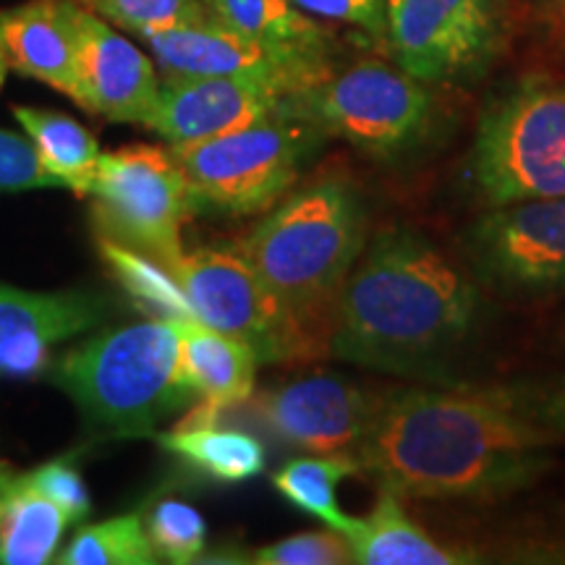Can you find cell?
Instances as JSON below:
<instances>
[{"label": "cell", "instance_id": "cell-1", "mask_svg": "<svg viewBox=\"0 0 565 565\" xmlns=\"http://www.w3.org/2000/svg\"><path fill=\"white\" fill-rule=\"evenodd\" d=\"M561 440L511 387H408L380 395L356 461L398 498L498 500L545 475Z\"/></svg>", "mask_w": 565, "mask_h": 565}, {"label": "cell", "instance_id": "cell-2", "mask_svg": "<svg viewBox=\"0 0 565 565\" xmlns=\"http://www.w3.org/2000/svg\"><path fill=\"white\" fill-rule=\"evenodd\" d=\"M479 291L427 238L387 228L345 278L330 324V356L395 377H440L469 343Z\"/></svg>", "mask_w": 565, "mask_h": 565}, {"label": "cell", "instance_id": "cell-3", "mask_svg": "<svg viewBox=\"0 0 565 565\" xmlns=\"http://www.w3.org/2000/svg\"><path fill=\"white\" fill-rule=\"evenodd\" d=\"M366 246L362 200L343 181H320L273 210L236 246L275 299L328 345L333 309Z\"/></svg>", "mask_w": 565, "mask_h": 565}, {"label": "cell", "instance_id": "cell-4", "mask_svg": "<svg viewBox=\"0 0 565 565\" xmlns=\"http://www.w3.org/2000/svg\"><path fill=\"white\" fill-rule=\"evenodd\" d=\"M55 383L92 422L118 433H147L194 401L181 377V335L173 315L105 330L68 351Z\"/></svg>", "mask_w": 565, "mask_h": 565}, {"label": "cell", "instance_id": "cell-5", "mask_svg": "<svg viewBox=\"0 0 565 565\" xmlns=\"http://www.w3.org/2000/svg\"><path fill=\"white\" fill-rule=\"evenodd\" d=\"M322 137L309 118L282 103L244 129L171 145L168 150L186 175L194 204L254 215L270 210L299 181L303 162Z\"/></svg>", "mask_w": 565, "mask_h": 565}, {"label": "cell", "instance_id": "cell-6", "mask_svg": "<svg viewBox=\"0 0 565 565\" xmlns=\"http://www.w3.org/2000/svg\"><path fill=\"white\" fill-rule=\"evenodd\" d=\"M466 179L487 207L565 196V87L529 82L490 105Z\"/></svg>", "mask_w": 565, "mask_h": 565}, {"label": "cell", "instance_id": "cell-7", "mask_svg": "<svg viewBox=\"0 0 565 565\" xmlns=\"http://www.w3.org/2000/svg\"><path fill=\"white\" fill-rule=\"evenodd\" d=\"M168 273L192 317L249 345L259 364H303L328 356V345L275 299L238 252H183Z\"/></svg>", "mask_w": 565, "mask_h": 565}, {"label": "cell", "instance_id": "cell-8", "mask_svg": "<svg viewBox=\"0 0 565 565\" xmlns=\"http://www.w3.org/2000/svg\"><path fill=\"white\" fill-rule=\"evenodd\" d=\"M324 137L345 139L372 158H395L414 147L433 121V97L404 68L362 61L328 74L286 100Z\"/></svg>", "mask_w": 565, "mask_h": 565}, {"label": "cell", "instance_id": "cell-9", "mask_svg": "<svg viewBox=\"0 0 565 565\" xmlns=\"http://www.w3.org/2000/svg\"><path fill=\"white\" fill-rule=\"evenodd\" d=\"M108 242L168 270L183 254L181 228L194 196L171 150L131 145L103 152L87 194Z\"/></svg>", "mask_w": 565, "mask_h": 565}, {"label": "cell", "instance_id": "cell-10", "mask_svg": "<svg viewBox=\"0 0 565 565\" xmlns=\"http://www.w3.org/2000/svg\"><path fill=\"white\" fill-rule=\"evenodd\" d=\"M466 254L500 291H565V196L490 207L466 233Z\"/></svg>", "mask_w": 565, "mask_h": 565}, {"label": "cell", "instance_id": "cell-11", "mask_svg": "<svg viewBox=\"0 0 565 565\" xmlns=\"http://www.w3.org/2000/svg\"><path fill=\"white\" fill-rule=\"evenodd\" d=\"M301 89L286 74L166 76L147 129L171 145L221 137L270 116Z\"/></svg>", "mask_w": 565, "mask_h": 565}, {"label": "cell", "instance_id": "cell-12", "mask_svg": "<svg viewBox=\"0 0 565 565\" xmlns=\"http://www.w3.org/2000/svg\"><path fill=\"white\" fill-rule=\"evenodd\" d=\"M387 21L398 66L437 84L482 61L494 32V0H395Z\"/></svg>", "mask_w": 565, "mask_h": 565}, {"label": "cell", "instance_id": "cell-13", "mask_svg": "<svg viewBox=\"0 0 565 565\" xmlns=\"http://www.w3.org/2000/svg\"><path fill=\"white\" fill-rule=\"evenodd\" d=\"M377 398L335 374H312L259 395L257 414L294 448L345 454L362 443Z\"/></svg>", "mask_w": 565, "mask_h": 565}, {"label": "cell", "instance_id": "cell-14", "mask_svg": "<svg viewBox=\"0 0 565 565\" xmlns=\"http://www.w3.org/2000/svg\"><path fill=\"white\" fill-rule=\"evenodd\" d=\"M145 40L166 76L286 74L301 87H309L330 74L324 66V55L275 51L263 42L233 32L212 13L196 24L145 34Z\"/></svg>", "mask_w": 565, "mask_h": 565}, {"label": "cell", "instance_id": "cell-15", "mask_svg": "<svg viewBox=\"0 0 565 565\" xmlns=\"http://www.w3.org/2000/svg\"><path fill=\"white\" fill-rule=\"evenodd\" d=\"M79 38V95L74 103L108 121L147 126L160 92L152 61L84 6Z\"/></svg>", "mask_w": 565, "mask_h": 565}, {"label": "cell", "instance_id": "cell-16", "mask_svg": "<svg viewBox=\"0 0 565 565\" xmlns=\"http://www.w3.org/2000/svg\"><path fill=\"white\" fill-rule=\"evenodd\" d=\"M105 301L89 294H34L0 286V377L40 372L55 345L95 328Z\"/></svg>", "mask_w": 565, "mask_h": 565}, {"label": "cell", "instance_id": "cell-17", "mask_svg": "<svg viewBox=\"0 0 565 565\" xmlns=\"http://www.w3.org/2000/svg\"><path fill=\"white\" fill-rule=\"evenodd\" d=\"M79 9L76 0H30L0 11V47L9 66L71 100L79 95Z\"/></svg>", "mask_w": 565, "mask_h": 565}, {"label": "cell", "instance_id": "cell-18", "mask_svg": "<svg viewBox=\"0 0 565 565\" xmlns=\"http://www.w3.org/2000/svg\"><path fill=\"white\" fill-rule=\"evenodd\" d=\"M175 322L181 335V377L200 398V406L183 422H215L225 408L249 401L259 366L257 353L196 317H175Z\"/></svg>", "mask_w": 565, "mask_h": 565}, {"label": "cell", "instance_id": "cell-19", "mask_svg": "<svg viewBox=\"0 0 565 565\" xmlns=\"http://www.w3.org/2000/svg\"><path fill=\"white\" fill-rule=\"evenodd\" d=\"M345 540L351 545L353 563L359 565H458L477 561L466 550L435 542L412 521L398 494L391 490H383L366 519L353 521Z\"/></svg>", "mask_w": 565, "mask_h": 565}, {"label": "cell", "instance_id": "cell-20", "mask_svg": "<svg viewBox=\"0 0 565 565\" xmlns=\"http://www.w3.org/2000/svg\"><path fill=\"white\" fill-rule=\"evenodd\" d=\"M154 440L217 482H246L265 471L263 443L215 422H181L171 433L154 435Z\"/></svg>", "mask_w": 565, "mask_h": 565}, {"label": "cell", "instance_id": "cell-21", "mask_svg": "<svg viewBox=\"0 0 565 565\" xmlns=\"http://www.w3.org/2000/svg\"><path fill=\"white\" fill-rule=\"evenodd\" d=\"M13 116L24 126L45 173H51L61 186L71 189V192L79 196L87 194L103 154L92 131L84 129L71 116L53 110L13 108Z\"/></svg>", "mask_w": 565, "mask_h": 565}, {"label": "cell", "instance_id": "cell-22", "mask_svg": "<svg viewBox=\"0 0 565 565\" xmlns=\"http://www.w3.org/2000/svg\"><path fill=\"white\" fill-rule=\"evenodd\" d=\"M68 515L19 475L0 513V563L45 565L55 561Z\"/></svg>", "mask_w": 565, "mask_h": 565}, {"label": "cell", "instance_id": "cell-23", "mask_svg": "<svg viewBox=\"0 0 565 565\" xmlns=\"http://www.w3.org/2000/svg\"><path fill=\"white\" fill-rule=\"evenodd\" d=\"M359 471L362 466L356 458L345 454H315L288 461L280 471H275L273 484L301 513L315 515L335 532L349 534L356 519L338 505V487Z\"/></svg>", "mask_w": 565, "mask_h": 565}, {"label": "cell", "instance_id": "cell-24", "mask_svg": "<svg viewBox=\"0 0 565 565\" xmlns=\"http://www.w3.org/2000/svg\"><path fill=\"white\" fill-rule=\"evenodd\" d=\"M207 11L233 32L275 51L324 55L320 30L294 11L291 0H207Z\"/></svg>", "mask_w": 565, "mask_h": 565}, {"label": "cell", "instance_id": "cell-25", "mask_svg": "<svg viewBox=\"0 0 565 565\" xmlns=\"http://www.w3.org/2000/svg\"><path fill=\"white\" fill-rule=\"evenodd\" d=\"M55 561L63 565H152L160 557L141 515L129 513L82 529Z\"/></svg>", "mask_w": 565, "mask_h": 565}, {"label": "cell", "instance_id": "cell-26", "mask_svg": "<svg viewBox=\"0 0 565 565\" xmlns=\"http://www.w3.org/2000/svg\"><path fill=\"white\" fill-rule=\"evenodd\" d=\"M110 24L145 34L196 24L210 17L202 0H76Z\"/></svg>", "mask_w": 565, "mask_h": 565}, {"label": "cell", "instance_id": "cell-27", "mask_svg": "<svg viewBox=\"0 0 565 565\" xmlns=\"http://www.w3.org/2000/svg\"><path fill=\"white\" fill-rule=\"evenodd\" d=\"M147 534H150L158 557H166L168 563L175 565H186L202 555L207 524L196 508L179 503V500H162L150 513Z\"/></svg>", "mask_w": 565, "mask_h": 565}, {"label": "cell", "instance_id": "cell-28", "mask_svg": "<svg viewBox=\"0 0 565 565\" xmlns=\"http://www.w3.org/2000/svg\"><path fill=\"white\" fill-rule=\"evenodd\" d=\"M259 565H345L353 563L345 534L328 526V532H303L273 545L259 547L252 555Z\"/></svg>", "mask_w": 565, "mask_h": 565}, {"label": "cell", "instance_id": "cell-29", "mask_svg": "<svg viewBox=\"0 0 565 565\" xmlns=\"http://www.w3.org/2000/svg\"><path fill=\"white\" fill-rule=\"evenodd\" d=\"M58 186L61 183L40 166L38 150L30 139L0 129V194Z\"/></svg>", "mask_w": 565, "mask_h": 565}, {"label": "cell", "instance_id": "cell-30", "mask_svg": "<svg viewBox=\"0 0 565 565\" xmlns=\"http://www.w3.org/2000/svg\"><path fill=\"white\" fill-rule=\"evenodd\" d=\"M24 479L34 490L51 498L68 515L71 524H79L89 515L92 503L87 484H84L82 475L68 461H51L24 475Z\"/></svg>", "mask_w": 565, "mask_h": 565}, {"label": "cell", "instance_id": "cell-31", "mask_svg": "<svg viewBox=\"0 0 565 565\" xmlns=\"http://www.w3.org/2000/svg\"><path fill=\"white\" fill-rule=\"evenodd\" d=\"M294 3L315 17L349 21V24H362L370 30H380L383 9H387V0H294Z\"/></svg>", "mask_w": 565, "mask_h": 565}, {"label": "cell", "instance_id": "cell-32", "mask_svg": "<svg viewBox=\"0 0 565 565\" xmlns=\"http://www.w3.org/2000/svg\"><path fill=\"white\" fill-rule=\"evenodd\" d=\"M521 401L545 427L565 437V380L542 387V391L521 393Z\"/></svg>", "mask_w": 565, "mask_h": 565}, {"label": "cell", "instance_id": "cell-33", "mask_svg": "<svg viewBox=\"0 0 565 565\" xmlns=\"http://www.w3.org/2000/svg\"><path fill=\"white\" fill-rule=\"evenodd\" d=\"M17 479H19L17 469L0 461V513H3V505H6V500H9V494L13 490V484H17Z\"/></svg>", "mask_w": 565, "mask_h": 565}, {"label": "cell", "instance_id": "cell-34", "mask_svg": "<svg viewBox=\"0 0 565 565\" xmlns=\"http://www.w3.org/2000/svg\"><path fill=\"white\" fill-rule=\"evenodd\" d=\"M9 58H6V53H3V47H0V87H3V82H6V76H9Z\"/></svg>", "mask_w": 565, "mask_h": 565}, {"label": "cell", "instance_id": "cell-35", "mask_svg": "<svg viewBox=\"0 0 565 565\" xmlns=\"http://www.w3.org/2000/svg\"><path fill=\"white\" fill-rule=\"evenodd\" d=\"M555 9H557V17H561V21L565 24V0H553Z\"/></svg>", "mask_w": 565, "mask_h": 565}, {"label": "cell", "instance_id": "cell-36", "mask_svg": "<svg viewBox=\"0 0 565 565\" xmlns=\"http://www.w3.org/2000/svg\"><path fill=\"white\" fill-rule=\"evenodd\" d=\"M395 3V0H387V6H393Z\"/></svg>", "mask_w": 565, "mask_h": 565}, {"label": "cell", "instance_id": "cell-37", "mask_svg": "<svg viewBox=\"0 0 565 565\" xmlns=\"http://www.w3.org/2000/svg\"><path fill=\"white\" fill-rule=\"evenodd\" d=\"M563 330H565V322H563Z\"/></svg>", "mask_w": 565, "mask_h": 565}]
</instances>
